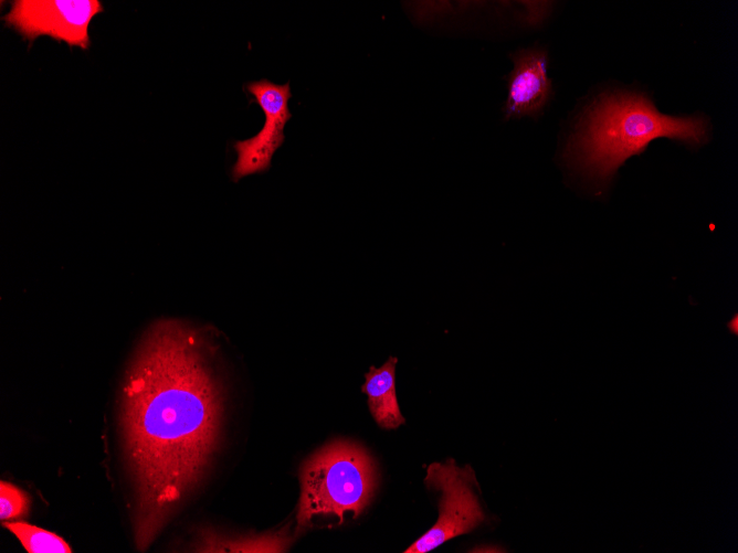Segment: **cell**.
Wrapping results in <instances>:
<instances>
[{
    "label": "cell",
    "instance_id": "9",
    "mask_svg": "<svg viewBox=\"0 0 738 553\" xmlns=\"http://www.w3.org/2000/svg\"><path fill=\"white\" fill-rule=\"evenodd\" d=\"M286 528L278 532L228 536L211 529H201L198 532L191 550L193 552H255L278 553L285 552L292 544Z\"/></svg>",
    "mask_w": 738,
    "mask_h": 553
},
{
    "label": "cell",
    "instance_id": "5",
    "mask_svg": "<svg viewBox=\"0 0 738 553\" xmlns=\"http://www.w3.org/2000/svg\"><path fill=\"white\" fill-rule=\"evenodd\" d=\"M103 10L98 0H15L2 20L29 41L48 35L86 50L89 23Z\"/></svg>",
    "mask_w": 738,
    "mask_h": 553
},
{
    "label": "cell",
    "instance_id": "11",
    "mask_svg": "<svg viewBox=\"0 0 738 553\" xmlns=\"http://www.w3.org/2000/svg\"><path fill=\"white\" fill-rule=\"evenodd\" d=\"M31 501L29 496L14 485L0 482V519L2 522L25 517Z\"/></svg>",
    "mask_w": 738,
    "mask_h": 553
},
{
    "label": "cell",
    "instance_id": "2",
    "mask_svg": "<svg viewBox=\"0 0 738 553\" xmlns=\"http://www.w3.org/2000/svg\"><path fill=\"white\" fill-rule=\"evenodd\" d=\"M690 146L706 142L704 117L661 114L641 93L601 95L587 108L565 151L567 164L601 191L626 159L640 155L656 138Z\"/></svg>",
    "mask_w": 738,
    "mask_h": 553
},
{
    "label": "cell",
    "instance_id": "8",
    "mask_svg": "<svg viewBox=\"0 0 738 553\" xmlns=\"http://www.w3.org/2000/svg\"><path fill=\"white\" fill-rule=\"evenodd\" d=\"M397 357H390L380 368L370 366L361 391L368 396L369 411L377 424L393 429L405 423L396 393Z\"/></svg>",
    "mask_w": 738,
    "mask_h": 553
},
{
    "label": "cell",
    "instance_id": "6",
    "mask_svg": "<svg viewBox=\"0 0 738 553\" xmlns=\"http://www.w3.org/2000/svg\"><path fill=\"white\" fill-rule=\"evenodd\" d=\"M245 88L262 108L265 118L256 135L234 142L236 161L231 170L234 181L270 169L275 151L284 142L285 125L292 117L288 108L292 97L289 82L280 85L262 78L247 83Z\"/></svg>",
    "mask_w": 738,
    "mask_h": 553
},
{
    "label": "cell",
    "instance_id": "10",
    "mask_svg": "<svg viewBox=\"0 0 738 553\" xmlns=\"http://www.w3.org/2000/svg\"><path fill=\"white\" fill-rule=\"evenodd\" d=\"M8 529L29 553H71V546L57 534L23 521H4Z\"/></svg>",
    "mask_w": 738,
    "mask_h": 553
},
{
    "label": "cell",
    "instance_id": "4",
    "mask_svg": "<svg viewBox=\"0 0 738 553\" xmlns=\"http://www.w3.org/2000/svg\"><path fill=\"white\" fill-rule=\"evenodd\" d=\"M426 471L428 487L442 492L439 520L405 553L429 552L450 539L472 531L485 519L473 490L477 482L470 466L460 468L453 459H449L445 464H431Z\"/></svg>",
    "mask_w": 738,
    "mask_h": 553
},
{
    "label": "cell",
    "instance_id": "7",
    "mask_svg": "<svg viewBox=\"0 0 738 553\" xmlns=\"http://www.w3.org/2000/svg\"><path fill=\"white\" fill-rule=\"evenodd\" d=\"M514 70L508 75L505 119L539 117L554 95L547 76L548 56L542 47L523 49L513 53Z\"/></svg>",
    "mask_w": 738,
    "mask_h": 553
},
{
    "label": "cell",
    "instance_id": "3",
    "mask_svg": "<svg viewBox=\"0 0 738 553\" xmlns=\"http://www.w3.org/2000/svg\"><path fill=\"white\" fill-rule=\"evenodd\" d=\"M301 496L296 532L316 515H336L344 522L347 511L357 518L371 502L378 472L369 453L360 445L334 440L310 455L299 471Z\"/></svg>",
    "mask_w": 738,
    "mask_h": 553
},
{
    "label": "cell",
    "instance_id": "1",
    "mask_svg": "<svg viewBox=\"0 0 738 553\" xmlns=\"http://www.w3.org/2000/svg\"><path fill=\"white\" fill-rule=\"evenodd\" d=\"M205 339L182 320H157L125 371L118 433L140 552L201 486L221 445L225 393Z\"/></svg>",
    "mask_w": 738,
    "mask_h": 553
}]
</instances>
